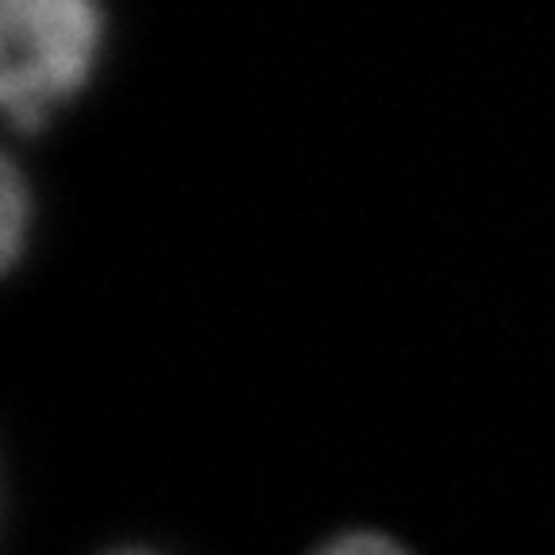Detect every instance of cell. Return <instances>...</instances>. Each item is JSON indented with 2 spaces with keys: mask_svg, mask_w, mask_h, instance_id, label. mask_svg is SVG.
<instances>
[{
  "mask_svg": "<svg viewBox=\"0 0 555 555\" xmlns=\"http://www.w3.org/2000/svg\"><path fill=\"white\" fill-rule=\"evenodd\" d=\"M104 54V0H0V139L35 135L74 108Z\"/></svg>",
  "mask_w": 555,
  "mask_h": 555,
  "instance_id": "cell-1",
  "label": "cell"
},
{
  "mask_svg": "<svg viewBox=\"0 0 555 555\" xmlns=\"http://www.w3.org/2000/svg\"><path fill=\"white\" fill-rule=\"evenodd\" d=\"M309 555H413L398 537L378 529H347L321 540Z\"/></svg>",
  "mask_w": 555,
  "mask_h": 555,
  "instance_id": "cell-2",
  "label": "cell"
},
{
  "mask_svg": "<svg viewBox=\"0 0 555 555\" xmlns=\"http://www.w3.org/2000/svg\"><path fill=\"white\" fill-rule=\"evenodd\" d=\"M101 555H163V552H155V547H108Z\"/></svg>",
  "mask_w": 555,
  "mask_h": 555,
  "instance_id": "cell-3",
  "label": "cell"
}]
</instances>
